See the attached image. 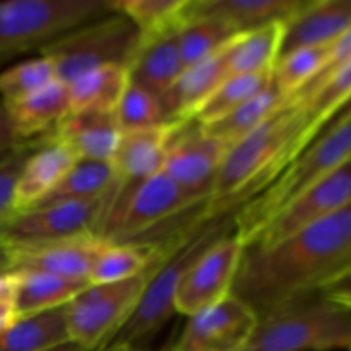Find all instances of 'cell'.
<instances>
[{
    "mask_svg": "<svg viewBox=\"0 0 351 351\" xmlns=\"http://www.w3.org/2000/svg\"><path fill=\"white\" fill-rule=\"evenodd\" d=\"M350 350H351V346H350Z\"/></svg>",
    "mask_w": 351,
    "mask_h": 351,
    "instance_id": "47",
    "label": "cell"
},
{
    "mask_svg": "<svg viewBox=\"0 0 351 351\" xmlns=\"http://www.w3.org/2000/svg\"><path fill=\"white\" fill-rule=\"evenodd\" d=\"M287 103V98L281 95L273 79V82L266 89H263L259 95L247 99L242 106H239L228 117L213 123V125L204 127V129L216 139L221 141L223 144H226L230 149L233 144L249 136L252 130H256L261 123L266 122L274 112H278Z\"/></svg>",
    "mask_w": 351,
    "mask_h": 351,
    "instance_id": "29",
    "label": "cell"
},
{
    "mask_svg": "<svg viewBox=\"0 0 351 351\" xmlns=\"http://www.w3.org/2000/svg\"><path fill=\"white\" fill-rule=\"evenodd\" d=\"M105 242L99 237H77L29 247H10V271H34L71 280H88Z\"/></svg>",
    "mask_w": 351,
    "mask_h": 351,
    "instance_id": "14",
    "label": "cell"
},
{
    "mask_svg": "<svg viewBox=\"0 0 351 351\" xmlns=\"http://www.w3.org/2000/svg\"><path fill=\"white\" fill-rule=\"evenodd\" d=\"M12 151H14V149H12ZM9 153H10V151H5V153H0V160H3V158H5Z\"/></svg>",
    "mask_w": 351,
    "mask_h": 351,
    "instance_id": "45",
    "label": "cell"
},
{
    "mask_svg": "<svg viewBox=\"0 0 351 351\" xmlns=\"http://www.w3.org/2000/svg\"><path fill=\"white\" fill-rule=\"evenodd\" d=\"M103 351H143V350L136 348V346H132V345H122V343H119V345L106 346Z\"/></svg>",
    "mask_w": 351,
    "mask_h": 351,
    "instance_id": "44",
    "label": "cell"
},
{
    "mask_svg": "<svg viewBox=\"0 0 351 351\" xmlns=\"http://www.w3.org/2000/svg\"><path fill=\"white\" fill-rule=\"evenodd\" d=\"M259 317L230 293L213 307L189 317L173 351H240L249 341Z\"/></svg>",
    "mask_w": 351,
    "mask_h": 351,
    "instance_id": "13",
    "label": "cell"
},
{
    "mask_svg": "<svg viewBox=\"0 0 351 351\" xmlns=\"http://www.w3.org/2000/svg\"><path fill=\"white\" fill-rule=\"evenodd\" d=\"M17 147H21V144L17 141L16 134H14L5 103L0 99V153L17 149Z\"/></svg>",
    "mask_w": 351,
    "mask_h": 351,
    "instance_id": "39",
    "label": "cell"
},
{
    "mask_svg": "<svg viewBox=\"0 0 351 351\" xmlns=\"http://www.w3.org/2000/svg\"><path fill=\"white\" fill-rule=\"evenodd\" d=\"M178 123L180 122L161 123L120 134L119 146L112 160L117 184H134L163 171L168 143Z\"/></svg>",
    "mask_w": 351,
    "mask_h": 351,
    "instance_id": "18",
    "label": "cell"
},
{
    "mask_svg": "<svg viewBox=\"0 0 351 351\" xmlns=\"http://www.w3.org/2000/svg\"><path fill=\"white\" fill-rule=\"evenodd\" d=\"M273 72L274 69L273 71L257 72V74L228 77L206 99V103L199 108V112L195 113L192 120L201 123L202 127H209L219 122L232 112H235L239 106H242L247 99L254 98L263 89H266L273 82Z\"/></svg>",
    "mask_w": 351,
    "mask_h": 351,
    "instance_id": "31",
    "label": "cell"
},
{
    "mask_svg": "<svg viewBox=\"0 0 351 351\" xmlns=\"http://www.w3.org/2000/svg\"><path fill=\"white\" fill-rule=\"evenodd\" d=\"M351 27V0H308L283 31L280 58L300 48L331 47Z\"/></svg>",
    "mask_w": 351,
    "mask_h": 351,
    "instance_id": "17",
    "label": "cell"
},
{
    "mask_svg": "<svg viewBox=\"0 0 351 351\" xmlns=\"http://www.w3.org/2000/svg\"><path fill=\"white\" fill-rule=\"evenodd\" d=\"M48 351H86V350L82 348V346H79L77 343L67 341V343H64V345L55 346V348H51V350H48Z\"/></svg>",
    "mask_w": 351,
    "mask_h": 351,
    "instance_id": "43",
    "label": "cell"
},
{
    "mask_svg": "<svg viewBox=\"0 0 351 351\" xmlns=\"http://www.w3.org/2000/svg\"><path fill=\"white\" fill-rule=\"evenodd\" d=\"M239 34L242 33L216 17L189 16L178 31V48L185 69L221 50Z\"/></svg>",
    "mask_w": 351,
    "mask_h": 351,
    "instance_id": "32",
    "label": "cell"
},
{
    "mask_svg": "<svg viewBox=\"0 0 351 351\" xmlns=\"http://www.w3.org/2000/svg\"><path fill=\"white\" fill-rule=\"evenodd\" d=\"M79 161L67 146L53 139L45 141L24 163L16 189V213L40 204Z\"/></svg>",
    "mask_w": 351,
    "mask_h": 351,
    "instance_id": "20",
    "label": "cell"
},
{
    "mask_svg": "<svg viewBox=\"0 0 351 351\" xmlns=\"http://www.w3.org/2000/svg\"><path fill=\"white\" fill-rule=\"evenodd\" d=\"M17 317H19V315H17L14 304H10V302H2V304H0V335H2L3 331H7V329L17 321Z\"/></svg>",
    "mask_w": 351,
    "mask_h": 351,
    "instance_id": "41",
    "label": "cell"
},
{
    "mask_svg": "<svg viewBox=\"0 0 351 351\" xmlns=\"http://www.w3.org/2000/svg\"><path fill=\"white\" fill-rule=\"evenodd\" d=\"M228 146L195 120L180 122L170 137L163 171L197 202L211 195Z\"/></svg>",
    "mask_w": 351,
    "mask_h": 351,
    "instance_id": "10",
    "label": "cell"
},
{
    "mask_svg": "<svg viewBox=\"0 0 351 351\" xmlns=\"http://www.w3.org/2000/svg\"><path fill=\"white\" fill-rule=\"evenodd\" d=\"M230 230H233V216L232 219L221 216L201 223L187 233L184 240L171 250L170 256L154 267L136 311L110 345L122 343L136 346L141 339L156 335L161 326L173 315L175 297L192 264L213 243L230 233Z\"/></svg>",
    "mask_w": 351,
    "mask_h": 351,
    "instance_id": "3",
    "label": "cell"
},
{
    "mask_svg": "<svg viewBox=\"0 0 351 351\" xmlns=\"http://www.w3.org/2000/svg\"><path fill=\"white\" fill-rule=\"evenodd\" d=\"M308 0H191L189 16L225 21L239 33L259 29L273 23L287 24Z\"/></svg>",
    "mask_w": 351,
    "mask_h": 351,
    "instance_id": "21",
    "label": "cell"
},
{
    "mask_svg": "<svg viewBox=\"0 0 351 351\" xmlns=\"http://www.w3.org/2000/svg\"><path fill=\"white\" fill-rule=\"evenodd\" d=\"M33 149L31 146H21L0 160V230L16 215L17 182Z\"/></svg>",
    "mask_w": 351,
    "mask_h": 351,
    "instance_id": "36",
    "label": "cell"
},
{
    "mask_svg": "<svg viewBox=\"0 0 351 351\" xmlns=\"http://www.w3.org/2000/svg\"><path fill=\"white\" fill-rule=\"evenodd\" d=\"M71 341L67 305L53 311L21 315L0 335V351H48Z\"/></svg>",
    "mask_w": 351,
    "mask_h": 351,
    "instance_id": "26",
    "label": "cell"
},
{
    "mask_svg": "<svg viewBox=\"0 0 351 351\" xmlns=\"http://www.w3.org/2000/svg\"><path fill=\"white\" fill-rule=\"evenodd\" d=\"M178 31L141 43L129 67V81L158 99L185 71L178 48Z\"/></svg>",
    "mask_w": 351,
    "mask_h": 351,
    "instance_id": "22",
    "label": "cell"
},
{
    "mask_svg": "<svg viewBox=\"0 0 351 351\" xmlns=\"http://www.w3.org/2000/svg\"><path fill=\"white\" fill-rule=\"evenodd\" d=\"M191 0H113V10L129 17L141 43L175 33L189 17Z\"/></svg>",
    "mask_w": 351,
    "mask_h": 351,
    "instance_id": "27",
    "label": "cell"
},
{
    "mask_svg": "<svg viewBox=\"0 0 351 351\" xmlns=\"http://www.w3.org/2000/svg\"><path fill=\"white\" fill-rule=\"evenodd\" d=\"M55 81H58L57 72L50 58L40 55L19 62L5 71H0V99L3 103H14L34 95Z\"/></svg>",
    "mask_w": 351,
    "mask_h": 351,
    "instance_id": "33",
    "label": "cell"
},
{
    "mask_svg": "<svg viewBox=\"0 0 351 351\" xmlns=\"http://www.w3.org/2000/svg\"><path fill=\"white\" fill-rule=\"evenodd\" d=\"M168 351H173V350H168Z\"/></svg>",
    "mask_w": 351,
    "mask_h": 351,
    "instance_id": "46",
    "label": "cell"
},
{
    "mask_svg": "<svg viewBox=\"0 0 351 351\" xmlns=\"http://www.w3.org/2000/svg\"><path fill=\"white\" fill-rule=\"evenodd\" d=\"M351 269V202L271 249L243 247L232 293L257 317L298 304Z\"/></svg>",
    "mask_w": 351,
    "mask_h": 351,
    "instance_id": "1",
    "label": "cell"
},
{
    "mask_svg": "<svg viewBox=\"0 0 351 351\" xmlns=\"http://www.w3.org/2000/svg\"><path fill=\"white\" fill-rule=\"evenodd\" d=\"M283 31L285 23H273L239 34L226 51L228 77L273 71L280 60Z\"/></svg>",
    "mask_w": 351,
    "mask_h": 351,
    "instance_id": "25",
    "label": "cell"
},
{
    "mask_svg": "<svg viewBox=\"0 0 351 351\" xmlns=\"http://www.w3.org/2000/svg\"><path fill=\"white\" fill-rule=\"evenodd\" d=\"M10 261H12V256H10V247L0 240V273H7V271H10Z\"/></svg>",
    "mask_w": 351,
    "mask_h": 351,
    "instance_id": "42",
    "label": "cell"
},
{
    "mask_svg": "<svg viewBox=\"0 0 351 351\" xmlns=\"http://www.w3.org/2000/svg\"><path fill=\"white\" fill-rule=\"evenodd\" d=\"M89 285L91 283L88 280H71L55 274L21 271L17 273L14 307L19 317L65 307Z\"/></svg>",
    "mask_w": 351,
    "mask_h": 351,
    "instance_id": "24",
    "label": "cell"
},
{
    "mask_svg": "<svg viewBox=\"0 0 351 351\" xmlns=\"http://www.w3.org/2000/svg\"><path fill=\"white\" fill-rule=\"evenodd\" d=\"M351 60V27L343 34L339 40H336L335 43L329 47V55H328V60H326L324 67L317 72L312 81H308L293 98L290 99L288 103H293V105H302L326 79L329 77L331 74H335L339 67H343L345 64H348Z\"/></svg>",
    "mask_w": 351,
    "mask_h": 351,
    "instance_id": "37",
    "label": "cell"
},
{
    "mask_svg": "<svg viewBox=\"0 0 351 351\" xmlns=\"http://www.w3.org/2000/svg\"><path fill=\"white\" fill-rule=\"evenodd\" d=\"M120 132L147 129L167 123L161 113L160 99L129 81L122 99L113 112Z\"/></svg>",
    "mask_w": 351,
    "mask_h": 351,
    "instance_id": "35",
    "label": "cell"
},
{
    "mask_svg": "<svg viewBox=\"0 0 351 351\" xmlns=\"http://www.w3.org/2000/svg\"><path fill=\"white\" fill-rule=\"evenodd\" d=\"M120 134L113 113L71 112L50 139L67 146L77 160L112 163Z\"/></svg>",
    "mask_w": 351,
    "mask_h": 351,
    "instance_id": "19",
    "label": "cell"
},
{
    "mask_svg": "<svg viewBox=\"0 0 351 351\" xmlns=\"http://www.w3.org/2000/svg\"><path fill=\"white\" fill-rule=\"evenodd\" d=\"M17 291V273L7 271L0 273V304L2 302H10L14 304Z\"/></svg>",
    "mask_w": 351,
    "mask_h": 351,
    "instance_id": "40",
    "label": "cell"
},
{
    "mask_svg": "<svg viewBox=\"0 0 351 351\" xmlns=\"http://www.w3.org/2000/svg\"><path fill=\"white\" fill-rule=\"evenodd\" d=\"M351 160V115L314 141L264 191L233 213V230L243 247L295 199Z\"/></svg>",
    "mask_w": 351,
    "mask_h": 351,
    "instance_id": "2",
    "label": "cell"
},
{
    "mask_svg": "<svg viewBox=\"0 0 351 351\" xmlns=\"http://www.w3.org/2000/svg\"><path fill=\"white\" fill-rule=\"evenodd\" d=\"M351 346V311L335 302H298L259 317L240 351H331Z\"/></svg>",
    "mask_w": 351,
    "mask_h": 351,
    "instance_id": "5",
    "label": "cell"
},
{
    "mask_svg": "<svg viewBox=\"0 0 351 351\" xmlns=\"http://www.w3.org/2000/svg\"><path fill=\"white\" fill-rule=\"evenodd\" d=\"M201 204L204 202L192 199L165 171L134 184H117L98 237L103 242L132 243L167 219Z\"/></svg>",
    "mask_w": 351,
    "mask_h": 351,
    "instance_id": "7",
    "label": "cell"
},
{
    "mask_svg": "<svg viewBox=\"0 0 351 351\" xmlns=\"http://www.w3.org/2000/svg\"><path fill=\"white\" fill-rule=\"evenodd\" d=\"M242 254L243 243L235 230L213 243L185 274L175 297V312L192 317L228 297Z\"/></svg>",
    "mask_w": 351,
    "mask_h": 351,
    "instance_id": "11",
    "label": "cell"
},
{
    "mask_svg": "<svg viewBox=\"0 0 351 351\" xmlns=\"http://www.w3.org/2000/svg\"><path fill=\"white\" fill-rule=\"evenodd\" d=\"M154 267L130 280L84 288L67 304L71 341L86 351L105 350L134 314Z\"/></svg>",
    "mask_w": 351,
    "mask_h": 351,
    "instance_id": "8",
    "label": "cell"
},
{
    "mask_svg": "<svg viewBox=\"0 0 351 351\" xmlns=\"http://www.w3.org/2000/svg\"><path fill=\"white\" fill-rule=\"evenodd\" d=\"M113 12V0L0 2V65L38 51L75 27Z\"/></svg>",
    "mask_w": 351,
    "mask_h": 351,
    "instance_id": "4",
    "label": "cell"
},
{
    "mask_svg": "<svg viewBox=\"0 0 351 351\" xmlns=\"http://www.w3.org/2000/svg\"><path fill=\"white\" fill-rule=\"evenodd\" d=\"M230 43L216 53L209 55L197 64L185 69L178 81L161 96L160 106L165 122L177 123L194 119L199 108L206 103V99L216 91V88L223 81L228 79L226 51H228Z\"/></svg>",
    "mask_w": 351,
    "mask_h": 351,
    "instance_id": "15",
    "label": "cell"
},
{
    "mask_svg": "<svg viewBox=\"0 0 351 351\" xmlns=\"http://www.w3.org/2000/svg\"><path fill=\"white\" fill-rule=\"evenodd\" d=\"M115 185L117 177L112 163L79 160L62 178L60 184L36 206L105 197Z\"/></svg>",
    "mask_w": 351,
    "mask_h": 351,
    "instance_id": "30",
    "label": "cell"
},
{
    "mask_svg": "<svg viewBox=\"0 0 351 351\" xmlns=\"http://www.w3.org/2000/svg\"><path fill=\"white\" fill-rule=\"evenodd\" d=\"M329 47L300 48L285 55L274 65L273 79L281 95L290 101L308 81L317 75L328 60Z\"/></svg>",
    "mask_w": 351,
    "mask_h": 351,
    "instance_id": "34",
    "label": "cell"
},
{
    "mask_svg": "<svg viewBox=\"0 0 351 351\" xmlns=\"http://www.w3.org/2000/svg\"><path fill=\"white\" fill-rule=\"evenodd\" d=\"M351 202V160L274 216L245 247L271 249Z\"/></svg>",
    "mask_w": 351,
    "mask_h": 351,
    "instance_id": "12",
    "label": "cell"
},
{
    "mask_svg": "<svg viewBox=\"0 0 351 351\" xmlns=\"http://www.w3.org/2000/svg\"><path fill=\"white\" fill-rule=\"evenodd\" d=\"M14 134L21 146L38 147L53 136L55 129L71 113L67 84L51 82L34 95L5 103Z\"/></svg>",
    "mask_w": 351,
    "mask_h": 351,
    "instance_id": "16",
    "label": "cell"
},
{
    "mask_svg": "<svg viewBox=\"0 0 351 351\" xmlns=\"http://www.w3.org/2000/svg\"><path fill=\"white\" fill-rule=\"evenodd\" d=\"M129 86V69L103 65L84 72L67 84L71 112L113 113Z\"/></svg>",
    "mask_w": 351,
    "mask_h": 351,
    "instance_id": "23",
    "label": "cell"
},
{
    "mask_svg": "<svg viewBox=\"0 0 351 351\" xmlns=\"http://www.w3.org/2000/svg\"><path fill=\"white\" fill-rule=\"evenodd\" d=\"M115 187L105 197L51 202L16 213L0 230V240L9 247H29L77 237H98Z\"/></svg>",
    "mask_w": 351,
    "mask_h": 351,
    "instance_id": "9",
    "label": "cell"
},
{
    "mask_svg": "<svg viewBox=\"0 0 351 351\" xmlns=\"http://www.w3.org/2000/svg\"><path fill=\"white\" fill-rule=\"evenodd\" d=\"M168 256H161L153 247L147 249V245L105 242L89 273V283L105 285L130 280L163 263Z\"/></svg>",
    "mask_w": 351,
    "mask_h": 351,
    "instance_id": "28",
    "label": "cell"
},
{
    "mask_svg": "<svg viewBox=\"0 0 351 351\" xmlns=\"http://www.w3.org/2000/svg\"><path fill=\"white\" fill-rule=\"evenodd\" d=\"M139 47V31L132 21L113 10L69 31L45 47L40 55L53 62L57 79L69 84L84 72L103 65H123L129 69Z\"/></svg>",
    "mask_w": 351,
    "mask_h": 351,
    "instance_id": "6",
    "label": "cell"
},
{
    "mask_svg": "<svg viewBox=\"0 0 351 351\" xmlns=\"http://www.w3.org/2000/svg\"><path fill=\"white\" fill-rule=\"evenodd\" d=\"M322 293L328 300L343 305V307L351 311V269L343 276H339L336 281H332Z\"/></svg>",
    "mask_w": 351,
    "mask_h": 351,
    "instance_id": "38",
    "label": "cell"
}]
</instances>
